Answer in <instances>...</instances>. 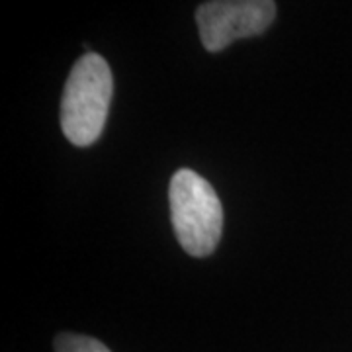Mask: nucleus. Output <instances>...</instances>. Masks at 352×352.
<instances>
[{"label": "nucleus", "instance_id": "nucleus-3", "mask_svg": "<svg viewBox=\"0 0 352 352\" xmlns=\"http://www.w3.org/2000/svg\"><path fill=\"white\" fill-rule=\"evenodd\" d=\"M274 18L272 0H210L196 10L201 45L210 53L223 51L237 39L261 36Z\"/></svg>", "mask_w": 352, "mask_h": 352}, {"label": "nucleus", "instance_id": "nucleus-4", "mask_svg": "<svg viewBox=\"0 0 352 352\" xmlns=\"http://www.w3.org/2000/svg\"><path fill=\"white\" fill-rule=\"evenodd\" d=\"M55 352H112L104 342L87 335L61 333L53 340Z\"/></svg>", "mask_w": 352, "mask_h": 352}, {"label": "nucleus", "instance_id": "nucleus-2", "mask_svg": "<svg viewBox=\"0 0 352 352\" xmlns=\"http://www.w3.org/2000/svg\"><path fill=\"white\" fill-rule=\"evenodd\" d=\"M168 204L182 249L196 258L212 254L223 231V208L214 186L198 173L180 168L170 180Z\"/></svg>", "mask_w": 352, "mask_h": 352}, {"label": "nucleus", "instance_id": "nucleus-1", "mask_svg": "<svg viewBox=\"0 0 352 352\" xmlns=\"http://www.w3.org/2000/svg\"><path fill=\"white\" fill-rule=\"evenodd\" d=\"M113 94L108 61L98 53H85L71 69L61 98V129L76 147L96 143L104 131Z\"/></svg>", "mask_w": 352, "mask_h": 352}]
</instances>
